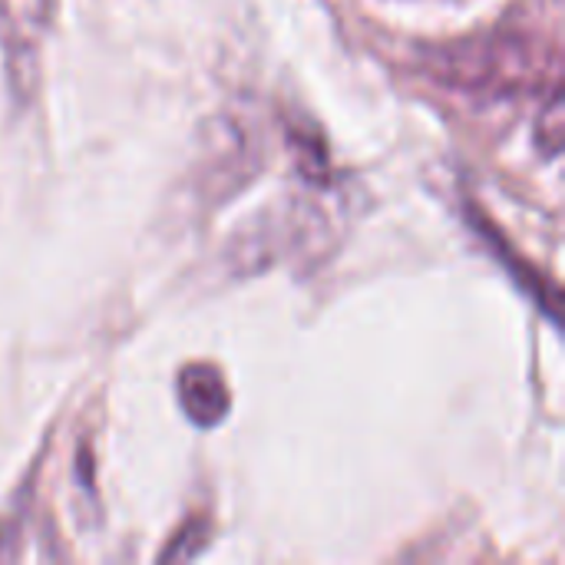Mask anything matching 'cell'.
Wrapping results in <instances>:
<instances>
[{
    "label": "cell",
    "instance_id": "obj_3",
    "mask_svg": "<svg viewBox=\"0 0 565 565\" xmlns=\"http://www.w3.org/2000/svg\"><path fill=\"white\" fill-rule=\"evenodd\" d=\"M565 122V109H563V93H559V86H553L550 89V96H546V106L540 109V122H536V146L546 152V156H559V149H563V129Z\"/></svg>",
    "mask_w": 565,
    "mask_h": 565
},
{
    "label": "cell",
    "instance_id": "obj_2",
    "mask_svg": "<svg viewBox=\"0 0 565 565\" xmlns=\"http://www.w3.org/2000/svg\"><path fill=\"white\" fill-rule=\"evenodd\" d=\"M179 401L185 417L205 430L222 424L232 407L228 384L212 364H192L179 374Z\"/></svg>",
    "mask_w": 565,
    "mask_h": 565
},
{
    "label": "cell",
    "instance_id": "obj_1",
    "mask_svg": "<svg viewBox=\"0 0 565 565\" xmlns=\"http://www.w3.org/2000/svg\"><path fill=\"white\" fill-rule=\"evenodd\" d=\"M430 73L457 93L483 99H513L536 93L546 83H559L556 53L533 33L497 30L467 36L427 53Z\"/></svg>",
    "mask_w": 565,
    "mask_h": 565
}]
</instances>
